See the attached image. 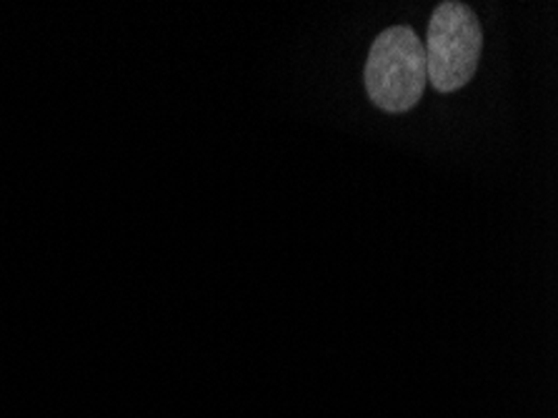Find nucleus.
I'll list each match as a JSON object with an SVG mask.
<instances>
[{"label":"nucleus","mask_w":558,"mask_h":418,"mask_svg":"<svg viewBox=\"0 0 558 418\" xmlns=\"http://www.w3.org/2000/svg\"><path fill=\"white\" fill-rule=\"evenodd\" d=\"M426 81V53L418 33L409 25L380 31L363 68L368 98L386 114H405L424 96Z\"/></svg>","instance_id":"f257e3e1"},{"label":"nucleus","mask_w":558,"mask_h":418,"mask_svg":"<svg viewBox=\"0 0 558 418\" xmlns=\"http://www.w3.org/2000/svg\"><path fill=\"white\" fill-rule=\"evenodd\" d=\"M484 31L466 3L446 0L430 15L426 33V79L436 91L453 93L466 85L481 61Z\"/></svg>","instance_id":"f03ea898"}]
</instances>
